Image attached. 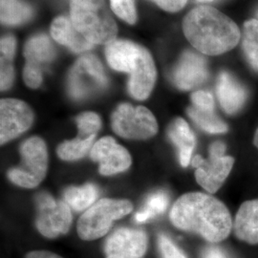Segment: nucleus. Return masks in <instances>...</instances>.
I'll list each match as a JSON object with an SVG mask.
<instances>
[{
  "mask_svg": "<svg viewBox=\"0 0 258 258\" xmlns=\"http://www.w3.org/2000/svg\"><path fill=\"white\" fill-rule=\"evenodd\" d=\"M169 218L177 229L197 233L211 243L226 239L233 228L226 205L203 192L182 195L171 208Z\"/></svg>",
  "mask_w": 258,
  "mask_h": 258,
  "instance_id": "nucleus-1",
  "label": "nucleus"
},
{
  "mask_svg": "<svg viewBox=\"0 0 258 258\" xmlns=\"http://www.w3.org/2000/svg\"><path fill=\"white\" fill-rule=\"evenodd\" d=\"M184 37L204 55H218L239 43L241 31L237 24L219 10L199 6L183 19Z\"/></svg>",
  "mask_w": 258,
  "mask_h": 258,
  "instance_id": "nucleus-2",
  "label": "nucleus"
},
{
  "mask_svg": "<svg viewBox=\"0 0 258 258\" xmlns=\"http://www.w3.org/2000/svg\"><path fill=\"white\" fill-rule=\"evenodd\" d=\"M105 56L111 68L129 74L130 95L140 101L148 99L157 78L155 63L148 49L129 40L115 39L106 44Z\"/></svg>",
  "mask_w": 258,
  "mask_h": 258,
  "instance_id": "nucleus-3",
  "label": "nucleus"
},
{
  "mask_svg": "<svg viewBox=\"0 0 258 258\" xmlns=\"http://www.w3.org/2000/svg\"><path fill=\"white\" fill-rule=\"evenodd\" d=\"M71 21L93 45L117 39L118 27L104 0H70Z\"/></svg>",
  "mask_w": 258,
  "mask_h": 258,
  "instance_id": "nucleus-4",
  "label": "nucleus"
},
{
  "mask_svg": "<svg viewBox=\"0 0 258 258\" xmlns=\"http://www.w3.org/2000/svg\"><path fill=\"white\" fill-rule=\"evenodd\" d=\"M133 206L128 200L104 198L91 206L78 223V233L83 240L91 241L105 235L113 222L129 214Z\"/></svg>",
  "mask_w": 258,
  "mask_h": 258,
  "instance_id": "nucleus-5",
  "label": "nucleus"
},
{
  "mask_svg": "<svg viewBox=\"0 0 258 258\" xmlns=\"http://www.w3.org/2000/svg\"><path fill=\"white\" fill-rule=\"evenodd\" d=\"M22 163L11 168L8 177L14 184L34 188L40 184L47 173L48 152L44 141L38 137H31L20 147Z\"/></svg>",
  "mask_w": 258,
  "mask_h": 258,
  "instance_id": "nucleus-6",
  "label": "nucleus"
},
{
  "mask_svg": "<svg viewBox=\"0 0 258 258\" xmlns=\"http://www.w3.org/2000/svg\"><path fill=\"white\" fill-rule=\"evenodd\" d=\"M226 146L222 142L213 143L209 157L196 155L192 160L197 183L210 194L216 192L230 175L234 159L225 154Z\"/></svg>",
  "mask_w": 258,
  "mask_h": 258,
  "instance_id": "nucleus-7",
  "label": "nucleus"
},
{
  "mask_svg": "<svg viewBox=\"0 0 258 258\" xmlns=\"http://www.w3.org/2000/svg\"><path fill=\"white\" fill-rule=\"evenodd\" d=\"M112 128L120 137L131 140H146L158 131V123L151 111L145 106L120 104L111 117Z\"/></svg>",
  "mask_w": 258,
  "mask_h": 258,
  "instance_id": "nucleus-8",
  "label": "nucleus"
},
{
  "mask_svg": "<svg viewBox=\"0 0 258 258\" xmlns=\"http://www.w3.org/2000/svg\"><path fill=\"white\" fill-rule=\"evenodd\" d=\"M107 85L103 66L96 55H83L75 63L68 79V90L75 100H83Z\"/></svg>",
  "mask_w": 258,
  "mask_h": 258,
  "instance_id": "nucleus-9",
  "label": "nucleus"
},
{
  "mask_svg": "<svg viewBox=\"0 0 258 258\" xmlns=\"http://www.w3.org/2000/svg\"><path fill=\"white\" fill-rule=\"evenodd\" d=\"M36 200L38 231L47 238H55L68 232L72 223L70 207L64 201H56L46 192L38 194Z\"/></svg>",
  "mask_w": 258,
  "mask_h": 258,
  "instance_id": "nucleus-10",
  "label": "nucleus"
},
{
  "mask_svg": "<svg viewBox=\"0 0 258 258\" xmlns=\"http://www.w3.org/2000/svg\"><path fill=\"white\" fill-rule=\"evenodd\" d=\"M33 121L34 112L26 102L17 99H2L0 102L1 145L25 132Z\"/></svg>",
  "mask_w": 258,
  "mask_h": 258,
  "instance_id": "nucleus-11",
  "label": "nucleus"
},
{
  "mask_svg": "<svg viewBox=\"0 0 258 258\" xmlns=\"http://www.w3.org/2000/svg\"><path fill=\"white\" fill-rule=\"evenodd\" d=\"M148 249V235L143 230L120 228L106 240V258H143Z\"/></svg>",
  "mask_w": 258,
  "mask_h": 258,
  "instance_id": "nucleus-12",
  "label": "nucleus"
},
{
  "mask_svg": "<svg viewBox=\"0 0 258 258\" xmlns=\"http://www.w3.org/2000/svg\"><path fill=\"white\" fill-rule=\"evenodd\" d=\"M90 156L99 163L100 173L108 176L125 171L131 165L128 151L111 137H104L94 144Z\"/></svg>",
  "mask_w": 258,
  "mask_h": 258,
  "instance_id": "nucleus-13",
  "label": "nucleus"
},
{
  "mask_svg": "<svg viewBox=\"0 0 258 258\" xmlns=\"http://www.w3.org/2000/svg\"><path fill=\"white\" fill-rule=\"evenodd\" d=\"M209 78L207 61L202 55L191 51L184 52L172 73V81L181 90H190Z\"/></svg>",
  "mask_w": 258,
  "mask_h": 258,
  "instance_id": "nucleus-14",
  "label": "nucleus"
},
{
  "mask_svg": "<svg viewBox=\"0 0 258 258\" xmlns=\"http://www.w3.org/2000/svg\"><path fill=\"white\" fill-rule=\"evenodd\" d=\"M216 92L223 110L229 115L238 113L248 98L245 87L227 71H223L218 76Z\"/></svg>",
  "mask_w": 258,
  "mask_h": 258,
  "instance_id": "nucleus-15",
  "label": "nucleus"
},
{
  "mask_svg": "<svg viewBox=\"0 0 258 258\" xmlns=\"http://www.w3.org/2000/svg\"><path fill=\"white\" fill-rule=\"evenodd\" d=\"M233 231L241 241L250 245L258 244V199L246 201L240 206Z\"/></svg>",
  "mask_w": 258,
  "mask_h": 258,
  "instance_id": "nucleus-16",
  "label": "nucleus"
},
{
  "mask_svg": "<svg viewBox=\"0 0 258 258\" xmlns=\"http://www.w3.org/2000/svg\"><path fill=\"white\" fill-rule=\"evenodd\" d=\"M51 35L57 43L69 48L77 54L87 52L94 47L91 42L76 30L71 19L65 17H58L53 20Z\"/></svg>",
  "mask_w": 258,
  "mask_h": 258,
  "instance_id": "nucleus-17",
  "label": "nucleus"
},
{
  "mask_svg": "<svg viewBox=\"0 0 258 258\" xmlns=\"http://www.w3.org/2000/svg\"><path fill=\"white\" fill-rule=\"evenodd\" d=\"M168 138L178 149L181 166L186 167L190 163L196 140L188 123L182 118L173 120L167 129Z\"/></svg>",
  "mask_w": 258,
  "mask_h": 258,
  "instance_id": "nucleus-18",
  "label": "nucleus"
},
{
  "mask_svg": "<svg viewBox=\"0 0 258 258\" xmlns=\"http://www.w3.org/2000/svg\"><path fill=\"white\" fill-rule=\"evenodd\" d=\"M26 64L33 65L41 69L55 57V49L46 35L39 34L31 37L24 47Z\"/></svg>",
  "mask_w": 258,
  "mask_h": 258,
  "instance_id": "nucleus-19",
  "label": "nucleus"
},
{
  "mask_svg": "<svg viewBox=\"0 0 258 258\" xmlns=\"http://www.w3.org/2000/svg\"><path fill=\"white\" fill-rule=\"evenodd\" d=\"M16 48H17V40L14 36L7 35L1 38L0 86L2 91L8 90L14 83L15 72H14V66H13V59L16 53Z\"/></svg>",
  "mask_w": 258,
  "mask_h": 258,
  "instance_id": "nucleus-20",
  "label": "nucleus"
},
{
  "mask_svg": "<svg viewBox=\"0 0 258 258\" xmlns=\"http://www.w3.org/2000/svg\"><path fill=\"white\" fill-rule=\"evenodd\" d=\"M0 18L5 25H20L34 17L33 7L24 0H0Z\"/></svg>",
  "mask_w": 258,
  "mask_h": 258,
  "instance_id": "nucleus-21",
  "label": "nucleus"
},
{
  "mask_svg": "<svg viewBox=\"0 0 258 258\" xmlns=\"http://www.w3.org/2000/svg\"><path fill=\"white\" fill-rule=\"evenodd\" d=\"M98 195L99 190L93 184L71 186L65 190L64 202L76 212H83L93 206Z\"/></svg>",
  "mask_w": 258,
  "mask_h": 258,
  "instance_id": "nucleus-22",
  "label": "nucleus"
},
{
  "mask_svg": "<svg viewBox=\"0 0 258 258\" xmlns=\"http://www.w3.org/2000/svg\"><path fill=\"white\" fill-rule=\"evenodd\" d=\"M242 50L251 69L258 73V20L251 19L244 22L242 33Z\"/></svg>",
  "mask_w": 258,
  "mask_h": 258,
  "instance_id": "nucleus-23",
  "label": "nucleus"
},
{
  "mask_svg": "<svg viewBox=\"0 0 258 258\" xmlns=\"http://www.w3.org/2000/svg\"><path fill=\"white\" fill-rule=\"evenodd\" d=\"M187 114L200 128L208 133L223 134L229 130L228 125L215 115L214 111L200 110L192 105L187 108Z\"/></svg>",
  "mask_w": 258,
  "mask_h": 258,
  "instance_id": "nucleus-24",
  "label": "nucleus"
},
{
  "mask_svg": "<svg viewBox=\"0 0 258 258\" xmlns=\"http://www.w3.org/2000/svg\"><path fill=\"white\" fill-rule=\"evenodd\" d=\"M95 138L96 136L86 139L77 137L73 141H65L57 147V155L64 161L79 160L85 156L89 150H91Z\"/></svg>",
  "mask_w": 258,
  "mask_h": 258,
  "instance_id": "nucleus-25",
  "label": "nucleus"
},
{
  "mask_svg": "<svg viewBox=\"0 0 258 258\" xmlns=\"http://www.w3.org/2000/svg\"><path fill=\"white\" fill-rule=\"evenodd\" d=\"M168 205V197L164 191H157L148 197L144 209L135 215V220L144 223L155 217L156 215L164 213Z\"/></svg>",
  "mask_w": 258,
  "mask_h": 258,
  "instance_id": "nucleus-26",
  "label": "nucleus"
},
{
  "mask_svg": "<svg viewBox=\"0 0 258 258\" xmlns=\"http://www.w3.org/2000/svg\"><path fill=\"white\" fill-rule=\"evenodd\" d=\"M79 127V138L86 139L96 136L102 126V120L98 114L94 112H84L77 117Z\"/></svg>",
  "mask_w": 258,
  "mask_h": 258,
  "instance_id": "nucleus-27",
  "label": "nucleus"
},
{
  "mask_svg": "<svg viewBox=\"0 0 258 258\" xmlns=\"http://www.w3.org/2000/svg\"><path fill=\"white\" fill-rule=\"evenodd\" d=\"M111 9L121 20L128 24L137 21V12L134 0H110Z\"/></svg>",
  "mask_w": 258,
  "mask_h": 258,
  "instance_id": "nucleus-28",
  "label": "nucleus"
},
{
  "mask_svg": "<svg viewBox=\"0 0 258 258\" xmlns=\"http://www.w3.org/2000/svg\"><path fill=\"white\" fill-rule=\"evenodd\" d=\"M159 249L163 258H187L165 234H160L159 236Z\"/></svg>",
  "mask_w": 258,
  "mask_h": 258,
  "instance_id": "nucleus-29",
  "label": "nucleus"
},
{
  "mask_svg": "<svg viewBox=\"0 0 258 258\" xmlns=\"http://www.w3.org/2000/svg\"><path fill=\"white\" fill-rule=\"evenodd\" d=\"M191 102L194 107L205 111H214V99L211 92L198 90L192 93Z\"/></svg>",
  "mask_w": 258,
  "mask_h": 258,
  "instance_id": "nucleus-30",
  "label": "nucleus"
},
{
  "mask_svg": "<svg viewBox=\"0 0 258 258\" xmlns=\"http://www.w3.org/2000/svg\"><path fill=\"white\" fill-rule=\"evenodd\" d=\"M23 80L30 88H37L42 83V70L33 65L26 64L23 70Z\"/></svg>",
  "mask_w": 258,
  "mask_h": 258,
  "instance_id": "nucleus-31",
  "label": "nucleus"
},
{
  "mask_svg": "<svg viewBox=\"0 0 258 258\" xmlns=\"http://www.w3.org/2000/svg\"><path fill=\"white\" fill-rule=\"evenodd\" d=\"M161 9L169 13H177L182 9L187 3V0H151Z\"/></svg>",
  "mask_w": 258,
  "mask_h": 258,
  "instance_id": "nucleus-32",
  "label": "nucleus"
},
{
  "mask_svg": "<svg viewBox=\"0 0 258 258\" xmlns=\"http://www.w3.org/2000/svg\"><path fill=\"white\" fill-rule=\"evenodd\" d=\"M203 258H229L228 255L217 247H209L204 250Z\"/></svg>",
  "mask_w": 258,
  "mask_h": 258,
  "instance_id": "nucleus-33",
  "label": "nucleus"
},
{
  "mask_svg": "<svg viewBox=\"0 0 258 258\" xmlns=\"http://www.w3.org/2000/svg\"><path fill=\"white\" fill-rule=\"evenodd\" d=\"M26 258H62L58 254L47 250H35L27 253Z\"/></svg>",
  "mask_w": 258,
  "mask_h": 258,
  "instance_id": "nucleus-34",
  "label": "nucleus"
},
{
  "mask_svg": "<svg viewBox=\"0 0 258 258\" xmlns=\"http://www.w3.org/2000/svg\"><path fill=\"white\" fill-rule=\"evenodd\" d=\"M253 145L255 146V148H257L258 150V127L254 133V136H253Z\"/></svg>",
  "mask_w": 258,
  "mask_h": 258,
  "instance_id": "nucleus-35",
  "label": "nucleus"
},
{
  "mask_svg": "<svg viewBox=\"0 0 258 258\" xmlns=\"http://www.w3.org/2000/svg\"><path fill=\"white\" fill-rule=\"evenodd\" d=\"M200 1H210V0H200Z\"/></svg>",
  "mask_w": 258,
  "mask_h": 258,
  "instance_id": "nucleus-36",
  "label": "nucleus"
}]
</instances>
